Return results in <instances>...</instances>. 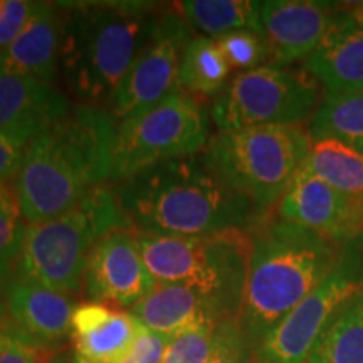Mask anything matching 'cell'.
I'll list each match as a JSON object with an SVG mask.
<instances>
[{"mask_svg": "<svg viewBox=\"0 0 363 363\" xmlns=\"http://www.w3.org/2000/svg\"><path fill=\"white\" fill-rule=\"evenodd\" d=\"M113 192L135 234L202 238L251 233L267 217L246 195L225 185L199 155L174 158L115 184Z\"/></svg>", "mask_w": 363, "mask_h": 363, "instance_id": "1", "label": "cell"}, {"mask_svg": "<svg viewBox=\"0 0 363 363\" xmlns=\"http://www.w3.org/2000/svg\"><path fill=\"white\" fill-rule=\"evenodd\" d=\"M115 133L110 111L81 103L26 145L12 187L27 224L65 214L110 180Z\"/></svg>", "mask_w": 363, "mask_h": 363, "instance_id": "2", "label": "cell"}, {"mask_svg": "<svg viewBox=\"0 0 363 363\" xmlns=\"http://www.w3.org/2000/svg\"><path fill=\"white\" fill-rule=\"evenodd\" d=\"M61 11L59 74L83 104L110 99L145 44L162 9L155 2H57Z\"/></svg>", "mask_w": 363, "mask_h": 363, "instance_id": "3", "label": "cell"}, {"mask_svg": "<svg viewBox=\"0 0 363 363\" xmlns=\"http://www.w3.org/2000/svg\"><path fill=\"white\" fill-rule=\"evenodd\" d=\"M251 242L238 321L256 350L269 331L328 276L340 244L279 216L266 217L254 227Z\"/></svg>", "mask_w": 363, "mask_h": 363, "instance_id": "4", "label": "cell"}, {"mask_svg": "<svg viewBox=\"0 0 363 363\" xmlns=\"http://www.w3.org/2000/svg\"><path fill=\"white\" fill-rule=\"evenodd\" d=\"M155 283L182 284L211 303L220 320L238 318L251 261V233L202 238L135 234Z\"/></svg>", "mask_w": 363, "mask_h": 363, "instance_id": "5", "label": "cell"}, {"mask_svg": "<svg viewBox=\"0 0 363 363\" xmlns=\"http://www.w3.org/2000/svg\"><path fill=\"white\" fill-rule=\"evenodd\" d=\"M126 227L110 185H99L65 214L27 224L17 276L59 293L83 291V276L98 240Z\"/></svg>", "mask_w": 363, "mask_h": 363, "instance_id": "6", "label": "cell"}, {"mask_svg": "<svg viewBox=\"0 0 363 363\" xmlns=\"http://www.w3.org/2000/svg\"><path fill=\"white\" fill-rule=\"evenodd\" d=\"M310 147V135L301 126H257L217 131L201 155L225 185L269 212L291 185Z\"/></svg>", "mask_w": 363, "mask_h": 363, "instance_id": "7", "label": "cell"}, {"mask_svg": "<svg viewBox=\"0 0 363 363\" xmlns=\"http://www.w3.org/2000/svg\"><path fill=\"white\" fill-rule=\"evenodd\" d=\"M211 136L206 104L177 89L150 110L118 123L110 180L118 184L157 163L199 155Z\"/></svg>", "mask_w": 363, "mask_h": 363, "instance_id": "8", "label": "cell"}, {"mask_svg": "<svg viewBox=\"0 0 363 363\" xmlns=\"http://www.w3.org/2000/svg\"><path fill=\"white\" fill-rule=\"evenodd\" d=\"M321 99L310 74L261 66L233 78L216 98L211 118L217 131L301 126L310 123Z\"/></svg>", "mask_w": 363, "mask_h": 363, "instance_id": "9", "label": "cell"}, {"mask_svg": "<svg viewBox=\"0 0 363 363\" xmlns=\"http://www.w3.org/2000/svg\"><path fill=\"white\" fill-rule=\"evenodd\" d=\"M363 293V234L340 246L328 276L254 350V363H305L330 321Z\"/></svg>", "mask_w": 363, "mask_h": 363, "instance_id": "10", "label": "cell"}, {"mask_svg": "<svg viewBox=\"0 0 363 363\" xmlns=\"http://www.w3.org/2000/svg\"><path fill=\"white\" fill-rule=\"evenodd\" d=\"M190 39V27L174 4L162 11L152 38L108 99V111L113 120L120 123L147 111L180 89L179 67Z\"/></svg>", "mask_w": 363, "mask_h": 363, "instance_id": "11", "label": "cell"}, {"mask_svg": "<svg viewBox=\"0 0 363 363\" xmlns=\"http://www.w3.org/2000/svg\"><path fill=\"white\" fill-rule=\"evenodd\" d=\"M135 233L118 227L98 240L83 276V291L93 303L133 308L155 288Z\"/></svg>", "mask_w": 363, "mask_h": 363, "instance_id": "12", "label": "cell"}, {"mask_svg": "<svg viewBox=\"0 0 363 363\" xmlns=\"http://www.w3.org/2000/svg\"><path fill=\"white\" fill-rule=\"evenodd\" d=\"M338 9L318 0H266L259 2L261 35L276 67L305 61L320 45Z\"/></svg>", "mask_w": 363, "mask_h": 363, "instance_id": "13", "label": "cell"}, {"mask_svg": "<svg viewBox=\"0 0 363 363\" xmlns=\"http://www.w3.org/2000/svg\"><path fill=\"white\" fill-rule=\"evenodd\" d=\"M278 216L342 246L363 234V207L310 172L298 170L278 206Z\"/></svg>", "mask_w": 363, "mask_h": 363, "instance_id": "14", "label": "cell"}, {"mask_svg": "<svg viewBox=\"0 0 363 363\" xmlns=\"http://www.w3.org/2000/svg\"><path fill=\"white\" fill-rule=\"evenodd\" d=\"M66 93L26 76L0 72V136L29 143L71 111Z\"/></svg>", "mask_w": 363, "mask_h": 363, "instance_id": "15", "label": "cell"}, {"mask_svg": "<svg viewBox=\"0 0 363 363\" xmlns=\"http://www.w3.org/2000/svg\"><path fill=\"white\" fill-rule=\"evenodd\" d=\"M4 299L12 323L40 347H51L71 337L76 306L69 294L12 276L4 286Z\"/></svg>", "mask_w": 363, "mask_h": 363, "instance_id": "16", "label": "cell"}, {"mask_svg": "<svg viewBox=\"0 0 363 363\" xmlns=\"http://www.w3.org/2000/svg\"><path fill=\"white\" fill-rule=\"evenodd\" d=\"M303 69L321 84L325 94L363 91V29L345 9H338L323 40L303 61Z\"/></svg>", "mask_w": 363, "mask_h": 363, "instance_id": "17", "label": "cell"}, {"mask_svg": "<svg viewBox=\"0 0 363 363\" xmlns=\"http://www.w3.org/2000/svg\"><path fill=\"white\" fill-rule=\"evenodd\" d=\"M61 54V11L57 2H35L19 38L0 51V72L54 86Z\"/></svg>", "mask_w": 363, "mask_h": 363, "instance_id": "18", "label": "cell"}, {"mask_svg": "<svg viewBox=\"0 0 363 363\" xmlns=\"http://www.w3.org/2000/svg\"><path fill=\"white\" fill-rule=\"evenodd\" d=\"M131 315L145 328L170 338L177 331L202 321L219 323L220 316L206 298L182 284L157 283L142 301L131 308Z\"/></svg>", "mask_w": 363, "mask_h": 363, "instance_id": "19", "label": "cell"}, {"mask_svg": "<svg viewBox=\"0 0 363 363\" xmlns=\"http://www.w3.org/2000/svg\"><path fill=\"white\" fill-rule=\"evenodd\" d=\"M174 7L190 29L199 30L203 38L219 39L235 30L261 34L259 2L254 0H184Z\"/></svg>", "mask_w": 363, "mask_h": 363, "instance_id": "20", "label": "cell"}, {"mask_svg": "<svg viewBox=\"0 0 363 363\" xmlns=\"http://www.w3.org/2000/svg\"><path fill=\"white\" fill-rule=\"evenodd\" d=\"M303 169L363 207V153L335 140H315Z\"/></svg>", "mask_w": 363, "mask_h": 363, "instance_id": "21", "label": "cell"}, {"mask_svg": "<svg viewBox=\"0 0 363 363\" xmlns=\"http://www.w3.org/2000/svg\"><path fill=\"white\" fill-rule=\"evenodd\" d=\"M230 72L233 67L217 40L197 35L190 39L182 54L179 88L197 98H217L225 89Z\"/></svg>", "mask_w": 363, "mask_h": 363, "instance_id": "22", "label": "cell"}, {"mask_svg": "<svg viewBox=\"0 0 363 363\" xmlns=\"http://www.w3.org/2000/svg\"><path fill=\"white\" fill-rule=\"evenodd\" d=\"M315 140H335L363 153V91L350 94H325L308 123Z\"/></svg>", "mask_w": 363, "mask_h": 363, "instance_id": "23", "label": "cell"}, {"mask_svg": "<svg viewBox=\"0 0 363 363\" xmlns=\"http://www.w3.org/2000/svg\"><path fill=\"white\" fill-rule=\"evenodd\" d=\"M142 323L131 313L113 310L96 330L72 338V363H120L133 347Z\"/></svg>", "mask_w": 363, "mask_h": 363, "instance_id": "24", "label": "cell"}, {"mask_svg": "<svg viewBox=\"0 0 363 363\" xmlns=\"http://www.w3.org/2000/svg\"><path fill=\"white\" fill-rule=\"evenodd\" d=\"M305 363H363V293L330 321Z\"/></svg>", "mask_w": 363, "mask_h": 363, "instance_id": "25", "label": "cell"}, {"mask_svg": "<svg viewBox=\"0 0 363 363\" xmlns=\"http://www.w3.org/2000/svg\"><path fill=\"white\" fill-rule=\"evenodd\" d=\"M13 187L0 184V286H6L19 261L26 227Z\"/></svg>", "mask_w": 363, "mask_h": 363, "instance_id": "26", "label": "cell"}, {"mask_svg": "<svg viewBox=\"0 0 363 363\" xmlns=\"http://www.w3.org/2000/svg\"><path fill=\"white\" fill-rule=\"evenodd\" d=\"M214 321L190 325L167 342L162 363H207L214 348Z\"/></svg>", "mask_w": 363, "mask_h": 363, "instance_id": "27", "label": "cell"}, {"mask_svg": "<svg viewBox=\"0 0 363 363\" xmlns=\"http://www.w3.org/2000/svg\"><path fill=\"white\" fill-rule=\"evenodd\" d=\"M233 71H251L269 59L264 38L256 30H235L216 39Z\"/></svg>", "mask_w": 363, "mask_h": 363, "instance_id": "28", "label": "cell"}, {"mask_svg": "<svg viewBox=\"0 0 363 363\" xmlns=\"http://www.w3.org/2000/svg\"><path fill=\"white\" fill-rule=\"evenodd\" d=\"M207 363H254V348L238 318L222 320L216 326L214 348Z\"/></svg>", "mask_w": 363, "mask_h": 363, "instance_id": "29", "label": "cell"}, {"mask_svg": "<svg viewBox=\"0 0 363 363\" xmlns=\"http://www.w3.org/2000/svg\"><path fill=\"white\" fill-rule=\"evenodd\" d=\"M48 352L13 323L0 330V363H49Z\"/></svg>", "mask_w": 363, "mask_h": 363, "instance_id": "30", "label": "cell"}, {"mask_svg": "<svg viewBox=\"0 0 363 363\" xmlns=\"http://www.w3.org/2000/svg\"><path fill=\"white\" fill-rule=\"evenodd\" d=\"M35 2L29 0H6V7L0 13V51L19 38L29 22Z\"/></svg>", "mask_w": 363, "mask_h": 363, "instance_id": "31", "label": "cell"}, {"mask_svg": "<svg viewBox=\"0 0 363 363\" xmlns=\"http://www.w3.org/2000/svg\"><path fill=\"white\" fill-rule=\"evenodd\" d=\"M169 338L142 325L133 347L120 363H162Z\"/></svg>", "mask_w": 363, "mask_h": 363, "instance_id": "32", "label": "cell"}, {"mask_svg": "<svg viewBox=\"0 0 363 363\" xmlns=\"http://www.w3.org/2000/svg\"><path fill=\"white\" fill-rule=\"evenodd\" d=\"M26 145L21 140L0 136V184L16 179Z\"/></svg>", "mask_w": 363, "mask_h": 363, "instance_id": "33", "label": "cell"}, {"mask_svg": "<svg viewBox=\"0 0 363 363\" xmlns=\"http://www.w3.org/2000/svg\"><path fill=\"white\" fill-rule=\"evenodd\" d=\"M345 11H347L348 17H350L360 29H363V2L352 4V6H348V9H345Z\"/></svg>", "mask_w": 363, "mask_h": 363, "instance_id": "34", "label": "cell"}, {"mask_svg": "<svg viewBox=\"0 0 363 363\" xmlns=\"http://www.w3.org/2000/svg\"><path fill=\"white\" fill-rule=\"evenodd\" d=\"M11 323H12V320H11V316H9L6 299H4V291H0V330L7 328Z\"/></svg>", "mask_w": 363, "mask_h": 363, "instance_id": "35", "label": "cell"}, {"mask_svg": "<svg viewBox=\"0 0 363 363\" xmlns=\"http://www.w3.org/2000/svg\"><path fill=\"white\" fill-rule=\"evenodd\" d=\"M49 363H67V358L65 355H56Z\"/></svg>", "mask_w": 363, "mask_h": 363, "instance_id": "36", "label": "cell"}, {"mask_svg": "<svg viewBox=\"0 0 363 363\" xmlns=\"http://www.w3.org/2000/svg\"><path fill=\"white\" fill-rule=\"evenodd\" d=\"M4 7H6V0H0V13L4 12Z\"/></svg>", "mask_w": 363, "mask_h": 363, "instance_id": "37", "label": "cell"}]
</instances>
